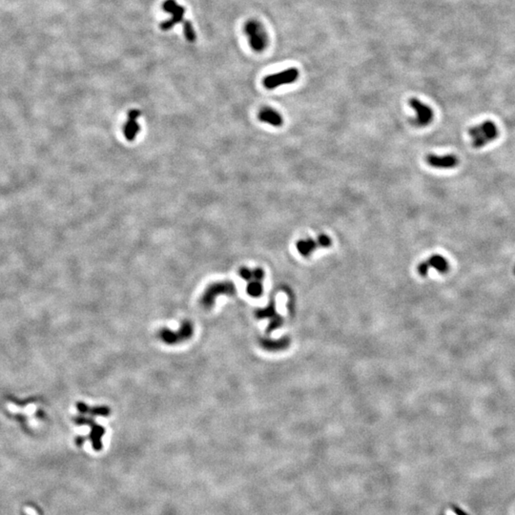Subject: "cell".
Returning <instances> with one entry per match:
<instances>
[{
	"label": "cell",
	"instance_id": "obj_1",
	"mask_svg": "<svg viewBox=\"0 0 515 515\" xmlns=\"http://www.w3.org/2000/svg\"><path fill=\"white\" fill-rule=\"evenodd\" d=\"M162 9L168 14L171 15V18L166 21L161 22L160 28L162 31H169L173 29L177 24L182 23L183 24V32L186 40L193 43L197 39L196 31L194 29L191 21L184 20V15H185V8L178 4L176 0H166L162 4Z\"/></svg>",
	"mask_w": 515,
	"mask_h": 515
},
{
	"label": "cell",
	"instance_id": "obj_2",
	"mask_svg": "<svg viewBox=\"0 0 515 515\" xmlns=\"http://www.w3.org/2000/svg\"><path fill=\"white\" fill-rule=\"evenodd\" d=\"M469 135L472 139V146L478 149L495 140L499 135V131L494 121L486 120L470 128Z\"/></svg>",
	"mask_w": 515,
	"mask_h": 515
},
{
	"label": "cell",
	"instance_id": "obj_3",
	"mask_svg": "<svg viewBox=\"0 0 515 515\" xmlns=\"http://www.w3.org/2000/svg\"><path fill=\"white\" fill-rule=\"evenodd\" d=\"M236 285L230 281L212 283L205 289L201 298V305L204 309H211L215 305V301L218 296H233L236 294Z\"/></svg>",
	"mask_w": 515,
	"mask_h": 515
},
{
	"label": "cell",
	"instance_id": "obj_4",
	"mask_svg": "<svg viewBox=\"0 0 515 515\" xmlns=\"http://www.w3.org/2000/svg\"><path fill=\"white\" fill-rule=\"evenodd\" d=\"M244 33L248 37L251 48L255 52L261 53L266 48L268 43V37L261 22L256 19L248 20L244 26Z\"/></svg>",
	"mask_w": 515,
	"mask_h": 515
},
{
	"label": "cell",
	"instance_id": "obj_5",
	"mask_svg": "<svg viewBox=\"0 0 515 515\" xmlns=\"http://www.w3.org/2000/svg\"><path fill=\"white\" fill-rule=\"evenodd\" d=\"M194 333V328L191 322L189 321H183L182 322L181 328L178 331H172L168 329L167 327H164L160 329L158 333V336L161 341L165 342L166 345H178L182 341L189 340L192 335Z\"/></svg>",
	"mask_w": 515,
	"mask_h": 515
},
{
	"label": "cell",
	"instance_id": "obj_6",
	"mask_svg": "<svg viewBox=\"0 0 515 515\" xmlns=\"http://www.w3.org/2000/svg\"><path fill=\"white\" fill-rule=\"evenodd\" d=\"M332 246V239L326 234H321L317 239L307 238L298 240L296 248L298 252L304 257H309L319 248H328Z\"/></svg>",
	"mask_w": 515,
	"mask_h": 515
},
{
	"label": "cell",
	"instance_id": "obj_7",
	"mask_svg": "<svg viewBox=\"0 0 515 515\" xmlns=\"http://www.w3.org/2000/svg\"><path fill=\"white\" fill-rule=\"evenodd\" d=\"M298 78H299V71L297 69L289 68V69L284 70L280 73L269 75L264 78L262 83H263V86L266 89L272 90V89L280 87L282 85L293 83L298 80Z\"/></svg>",
	"mask_w": 515,
	"mask_h": 515
},
{
	"label": "cell",
	"instance_id": "obj_8",
	"mask_svg": "<svg viewBox=\"0 0 515 515\" xmlns=\"http://www.w3.org/2000/svg\"><path fill=\"white\" fill-rule=\"evenodd\" d=\"M255 316H256L257 319L269 320V325L268 327H267V330H266L267 333H271L274 330H276V329L280 328V327L283 326V317L279 313L277 312L276 304H275V301L273 299L269 302L267 306L256 310Z\"/></svg>",
	"mask_w": 515,
	"mask_h": 515
},
{
	"label": "cell",
	"instance_id": "obj_9",
	"mask_svg": "<svg viewBox=\"0 0 515 515\" xmlns=\"http://www.w3.org/2000/svg\"><path fill=\"white\" fill-rule=\"evenodd\" d=\"M409 105L416 113L414 124L418 127H426L432 122L434 112L428 105L423 103L416 97L409 100Z\"/></svg>",
	"mask_w": 515,
	"mask_h": 515
},
{
	"label": "cell",
	"instance_id": "obj_10",
	"mask_svg": "<svg viewBox=\"0 0 515 515\" xmlns=\"http://www.w3.org/2000/svg\"><path fill=\"white\" fill-rule=\"evenodd\" d=\"M430 268L435 269L439 273H447L450 270V263L446 258L441 255H433L429 257L427 261H422L418 265V273L422 277L428 275V270Z\"/></svg>",
	"mask_w": 515,
	"mask_h": 515
},
{
	"label": "cell",
	"instance_id": "obj_11",
	"mask_svg": "<svg viewBox=\"0 0 515 515\" xmlns=\"http://www.w3.org/2000/svg\"><path fill=\"white\" fill-rule=\"evenodd\" d=\"M73 421L78 425H87L89 427H91L90 441L92 442V446H93L94 450L96 451L102 450V438L104 436L105 429L102 428V426H99L96 423H94V420L83 417V416L76 417Z\"/></svg>",
	"mask_w": 515,
	"mask_h": 515
},
{
	"label": "cell",
	"instance_id": "obj_12",
	"mask_svg": "<svg viewBox=\"0 0 515 515\" xmlns=\"http://www.w3.org/2000/svg\"><path fill=\"white\" fill-rule=\"evenodd\" d=\"M426 161L429 166L437 169H452L459 164V159L455 155L438 156L429 154L426 158Z\"/></svg>",
	"mask_w": 515,
	"mask_h": 515
},
{
	"label": "cell",
	"instance_id": "obj_13",
	"mask_svg": "<svg viewBox=\"0 0 515 515\" xmlns=\"http://www.w3.org/2000/svg\"><path fill=\"white\" fill-rule=\"evenodd\" d=\"M140 115V111L137 109L131 110L128 113V119L124 126V137L128 141L135 140L140 131V126L138 124V118Z\"/></svg>",
	"mask_w": 515,
	"mask_h": 515
},
{
	"label": "cell",
	"instance_id": "obj_14",
	"mask_svg": "<svg viewBox=\"0 0 515 515\" xmlns=\"http://www.w3.org/2000/svg\"><path fill=\"white\" fill-rule=\"evenodd\" d=\"M264 270L261 267L253 269V276L251 280L247 282V292L249 296L253 298L261 297L263 292L262 280L264 279Z\"/></svg>",
	"mask_w": 515,
	"mask_h": 515
},
{
	"label": "cell",
	"instance_id": "obj_15",
	"mask_svg": "<svg viewBox=\"0 0 515 515\" xmlns=\"http://www.w3.org/2000/svg\"><path fill=\"white\" fill-rule=\"evenodd\" d=\"M261 348L270 352H278L288 349L290 346V338L284 336L279 340H272L269 338H261L259 340Z\"/></svg>",
	"mask_w": 515,
	"mask_h": 515
},
{
	"label": "cell",
	"instance_id": "obj_16",
	"mask_svg": "<svg viewBox=\"0 0 515 515\" xmlns=\"http://www.w3.org/2000/svg\"><path fill=\"white\" fill-rule=\"evenodd\" d=\"M258 118L261 122L269 124L274 127H281L283 124V116L276 110L270 107H264L258 114Z\"/></svg>",
	"mask_w": 515,
	"mask_h": 515
},
{
	"label": "cell",
	"instance_id": "obj_17",
	"mask_svg": "<svg viewBox=\"0 0 515 515\" xmlns=\"http://www.w3.org/2000/svg\"><path fill=\"white\" fill-rule=\"evenodd\" d=\"M78 409L80 413H89L93 416H108L110 414V409L107 406H95L91 408L83 403L78 404Z\"/></svg>",
	"mask_w": 515,
	"mask_h": 515
},
{
	"label": "cell",
	"instance_id": "obj_18",
	"mask_svg": "<svg viewBox=\"0 0 515 515\" xmlns=\"http://www.w3.org/2000/svg\"><path fill=\"white\" fill-rule=\"evenodd\" d=\"M25 512L26 514L28 515H37V512L35 509H33L32 508H25Z\"/></svg>",
	"mask_w": 515,
	"mask_h": 515
}]
</instances>
